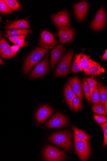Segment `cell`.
Instances as JSON below:
<instances>
[{"label": "cell", "instance_id": "6da1fadb", "mask_svg": "<svg viewBox=\"0 0 107 161\" xmlns=\"http://www.w3.org/2000/svg\"><path fill=\"white\" fill-rule=\"evenodd\" d=\"M50 141L55 144L68 151L72 150V141L69 130L59 131L51 135Z\"/></svg>", "mask_w": 107, "mask_h": 161}, {"label": "cell", "instance_id": "7a4b0ae2", "mask_svg": "<svg viewBox=\"0 0 107 161\" xmlns=\"http://www.w3.org/2000/svg\"><path fill=\"white\" fill-rule=\"evenodd\" d=\"M48 50L41 47H38L30 53L24 64L23 68L24 74L27 75L41 60Z\"/></svg>", "mask_w": 107, "mask_h": 161}, {"label": "cell", "instance_id": "3957f363", "mask_svg": "<svg viewBox=\"0 0 107 161\" xmlns=\"http://www.w3.org/2000/svg\"><path fill=\"white\" fill-rule=\"evenodd\" d=\"M73 55V52L69 51L61 58L55 72V76L66 77L68 75Z\"/></svg>", "mask_w": 107, "mask_h": 161}, {"label": "cell", "instance_id": "277c9868", "mask_svg": "<svg viewBox=\"0 0 107 161\" xmlns=\"http://www.w3.org/2000/svg\"><path fill=\"white\" fill-rule=\"evenodd\" d=\"M75 152L81 161L88 160L91 153L90 142L87 140L78 139L73 134Z\"/></svg>", "mask_w": 107, "mask_h": 161}, {"label": "cell", "instance_id": "5b68a950", "mask_svg": "<svg viewBox=\"0 0 107 161\" xmlns=\"http://www.w3.org/2000/svg\"><path fill=\"white\" fill-rule=\"evenodd\" d=\"M44 159L46 161H64L66 155L65 152L50 145L46 146L42 153Z\"/></svg>", "mask_w": 107, "mask_h": 161}, {"label": "cell", "instance_id": "8992f818", "mask_svg": "<svg viewBox=\"0 0 107 161\" xmlns=\"http://www.w3.org/2000/svg\"><path fill=\"white\" fill-rule=\"evenodd\" d=\"M69 124L66 116L62 114L57 113L52 116L45 126L48 129H57L65 127Z\"/></svg>", "mask_w": 107, "mask_h": 161}, {"label": "cell", "instance_id": "52a82bcc", "mask_svg": "<svg viewBox=\"0 0 107 161\" xmlns=\"http://www.w3.org/2000/svg\"><path fill=\"white\" fill-rule=\"evenodd\" d=\"M49 57L48 55L34 69L29 75L31 79L41 78L47 74L49 70Z\"/></svg>", "mask_w": 107, "mask_h": 161}, {"label": "cell", "instance_id": "ba28073f", "mask_svg": "<svg viewBox=\"0 0 107 161\" xmlns=\"http://www.w3.org/2000/svg\"><path fill=\"white\" fill-rule=\"evenodd\" d=\"M75 29L70 26L59 28L57 30V36L60 42L64 44L73 41Z\"/></svg>", "mask_w": 107, "mask_h": 161}, {"label": "cell", "instance_id": "9c48e42d", "mask_svg": "<svg viewBox=\"0 0 107 161\" xmlns=\"http://www.w3.org/2000/svg\"><path fill=\"white\" fill-rule=\"evenodd\" d=\"M57 42L52 34L47 31H44L40 34L39 44L41 47L49 50L52 49Z\"/></svg>", "mask_w": 107, "mask_h": 161}, {"label": "cell", "instance_id": "30bf717a", "mask_svg": "<svg viewBox=\"0 0 107 161\" xmlns=\"http://www.w3.org/2000/svg\"><path fill=\"white\" fill-rule=\"evenodd\" d=\"M51 19L57 28L70 26V19L67 11L64 10L52 15Z\"/></svg>", "mask_w": 107, "mask_h": 161}, {"label": "cell", "instance_id": "8fae6325", "mask_svg": "<svg viewBox=\"0 0 107 161\" xmlns=\"http://www.w3.org/2000/svg\"><path fill=\"white\" fill-rule=\"evenodd\" d=\"M106 20V14L104 8L102 7L98 11L90 27L96 31H99L104 26Z\"/></svg>", "mask_w": 107, "mask_h": 161}, {"label": "cell", "instance_id": "7c38bea8", "mask_svg": "<svg viewBox=\"0 0 107 161\" xmlns=\"http://www.w3.org/2000/svg\"><path fill=\"white\" fill-rule=\"evenodd\" d=\"M54 110L50 106L43 105L37 110L35 118L38 123L42 124L46 121L53 113Z\"/></svg>", "mask_w": 107, "mask_h": 161}, {"label": "cell", "instance_id": "4fadbf2b", "mask_svg": "<svg viewBox=\"0 0 107 161\" xmlns=\"http://www.w3.org/2000/svg\"><path fill=\"white\" fill-rule=\"evenodd\" d=\"M88 4L86 1H83L74 5L75 15L79 21H82L85 18L88 13Z\"/></svg>", "mask_w": 107, "mask_h": 161}, {"label": "cell", "instance_id": "5bb4252c", "mask_svg": "<svg viewBox=\"0 0 107 161\" xmlns=\"http://www.w3.org/2000/svg\"><path fill=\"white\" fill-rule=\"evenodd\" d=\"M65 51V46L62 45L58 44L52 49L51 53V63L52 70H53Z\"/></svg>", "mask_w": 107, "mask_h": 161}, {"label": "cell", "instance_id": "9a60e30c", "mask_svg": "<svg viewBox=\"0 0 107 161\" xmlns=\"http://www.w3.org/2000/svg\"><path fill=\"white\" fill-rule=\"evenodd\" d=\"M67 83L71 86L74 93L78 97L82 102L83 92L80 79L76 76L72 77L70 78Z\"/></svg>", "mask_w": 107, "mask_h": 161}, {"label": "cell", "instance_id": "2e32d148", "mask_svg": "<svg viewBox=\"0 0 107 161\" xmlns=\"http://www.w3.org/2000/svg\"><path fill=\"white\" fill-rule=\"evenodd\" d=\"M30 29L27 21L25 19L19 20L14 21L6 26V29Z\"/></svg>", "mask_w": 107, "mask_h": 161}, {"label": "cell", "instance_id": "e0dca14e", "mask_svg": "<svg viewBox=\"0 0 107 161\" xmlns=\"http://www.w3.org/2000/svg\"><path fill=\"white\" fill-rule=\"evenodd\" d=\"M83 71L88 75H98L104 72V69L98 63L95 62L93 66L88 69H83Z\"/></svg>", "mask_w": 107, "mask_h": 161}, {"label": "cell", "instance_id": "ac0fdd59", "mask_svg": "<svg viewBox=\"0 0 107 161\" xmlns=\"http://www.w3.org/2000/svg\"><path fill=\"white\" fill-rule=\"evenodd\" d=\"M64 93L67 104L70 109L72 111L73 108L72 105V100L74 97V93L72 89L71 86L68 83H67L66 84Z\"/></svg>", "mask_w": 107, "mask_h": 161}, {"label": "cell", "instance_id": "d6986e66", "mask_svg": "<svg viewBox=\"0 0 107 161\" xmlns=\"http://www.w3.org/2000/svg\"><path fill=\"white\" fill-rule=\"evenodd\" d=\"M6 36L8 37L15 35L25 36H27L32 32L30 29H12L6 31Z\"/></svg>", "mask_w": 107, "mask_h": 161}, {"label": "cell", "instance_id": "ffe728a7", "mask_svg": "<svg viewBox=\"0 0 107 161\" xmlns=\"http://www.w3.org/2000/svg\"><path fill=\"white\" fill-rule=\"evenodd\" d=\"M72 129L74 131V134L78 139L81 140H87L90 142L91 137L85 131L74 126H72Z\"/></svg>", "mask_w": 107, "mask_h": 161}, {"label": "cell", "instance_id": "44dd1931", "mask_svg": "<svg viewBox=\"0 0 107 161\" xmlns=\"http://www.w3.org/2000/svg\"><path fill=\"white\" fill-rule=\"evenodd\" d=\"M100 100L101 103L103 104L107 101V89L106 86L100 82H98Z\"/></svg>", "mask_w": 107, "mask_h": 161}, {"label": "cell", "instance_id": "7402d4cb", "mask_svg": "<svg viewBox=\"0 0 107 161\" xmlns=\"http://www.w3.org/2000/svg\"><path fill=\"white\" fill-rule=\"evenodd\" d=\"M81 54H76L70 70V73L83 71V69L81 67L79 63V58Z\"/></svg>", "mask_w": 107, "mask_h": 161}, {"label": "cell", "instance_id": "603a6c76", "mask_svg": "<svg viewBox=\"0 0 107 161\" xmlns=\"http://www.w3.org/2000/svg\"><path fill=\"white\" fill-rule=\"evenodd\" d=\"M91 102L94 105H102L100 100L98 86L96 85L90 96Z\"/></svg>", "mask_w": 107, "mask_h": 161}, {"label": "cell", "instance_id": "cb8c5ba5", "mask_svg": "<svg viewBox=\"0 0 107 161\" xmlns=\"http://www.w3.org/2000/svg\"><path fill=\"white\" fill-rule=\"evenodd\" d=\"M83 92L84 96L89 103L91 102L90 92L89 88L85 79L81 81Z\"/></svg>", "mask_w": 107, "mask_h": 161}, {"label": "cell", "instance_id": "d4e9b609", "mask_svg": "<svg viewBox=\"0 0 107 161\" xmlns=\"http://www.w3.org/2000/svg\"><path fill=\"white\" fill-rule=\"evenodd\" d=\"M3 1L12 10L15 11L23 9L20 3L17 1L4 0Z\"/></svg>", "mask_w": 107, "mask_h": 161}, {"label": "cell", "instance_id": "484cf974", "mask_svg": "<svg viewBox=\"0 0 107 161\" xmlns=\"http://www.w3.org/2000/svg\"><path fill=\"white\" fill-rule=\"evenodd\" d=\"M72 105L73 110L75 111H78L83 108L82 102L78 97L75 94L72 100Z\"/></svg>", "mask_w": 107, "mask_h": 161}, {"label": "cell", "instance_id": "4316f807", "mask_svg": "<svg viewBox=\"0 0 107 161\" xmlns=\"http://www.w3.org/2000/svg\"><path fill=\"white\" fill-rule=\"evenodd\" d=\"M92 109L94 113L100 115L107 116L106 112L102 105H94L92 108Z\"/></svg>", "mask_w": 107, "mask_h": 161}, {"label": "cell", "instance_id": "83f0119b", "mask_svg": "<svg viewBox=\"0 0 107 161\" xmlns=\"http://www.w3.org/2000/svg\"><path fill=\"white\" fill-rule=\"evenodd\" d=\"M17 53H14L10 47L4 50L1 54V58L3 59H8L12 58L16 56Z\"/></svg>", "mask_w": 107, "mask_h": 161}, {"label": "cell", "instance_id": "f1b7e54d", "mask_svg": "<svg viewBox=\"0 0 107 161\" xmlns=\"http://www.w3.org/2000/svg\"><path fill=\"white\" fill-rule=\"evenodd\" d=\"M12 11L13 10L3 1L0 0V12L8 14L11 13Z\"/></svg>", "mask_w": 107, "mask_h": 161}, {"label": "cell", "instance_id": "f546056e", "mask_svg": "<svg viewBox=\"0 0 107 161\" xmlns=\"http://www.w3.org/2000/svg\"><path fill=\"white\" fill-rule=\"evenodd\" d=\"M93 61L85 54L81 53L79 58V63L83 65L87 64Z\"/></svg>", "mask_w": 107, "mask_h": 161}, {"label": "cell", "instance_id": "4dcf8cb0", "mask_svg": "<svg viewBox=\"0 0 107 161\" xmlns=\"http://www.w3.org/2000/svg\"><path fill=\"white\" fill-rule=\"evenodd\" d=\"M86 80L89 88L91 96L95 86L97 85L98 82L95 79L91 78H88Z\"/></svg>", "mask_w": 107, "mask_h": 161}, {"label": "cell", "instance_id": "1f68e13d", "mask_svg": "<svg viewBox=\"0 0 107 161\" xmlns=\"http://www.w3.org/2000/svg\"><path fill=\"white\" fill-rule=\"evenodd\" d=\"M100 125L103 130L104 136V141L102 147H105L107 145V123L106 122Z\"/></svg>", "mask_w": 107, "mask_h": 161}, {"label": "cell", "instance_id": "d6a6232c", "mask_svg": "<svg viewBox=\"0 0 107 161\" xmlns=\"http://www.w3.org/2000/svg\"><path fill=\"white\" fill-rule=\"evenodd\" d=\"M10 47L8 42L4 39L2 38L0 42V54H2L4 50Z\"/></svg>", "mask_w": 107, "mask_h": 161}, {"label": "cell", "instance_id": "836d02e7", "mask_svg": "<svg viewBox=\"0 0 107 161\" xmlns=\"http://www.w3.org/2000/svg\"><path fill=\"white\" fill-rule=\"evenodd\" d=\"M94 118L98 123L102 124L107 122V119L106 117L98 115H94Z\"/></svg>", "mask_w": 107, "mask_h": 161}, {"label": "cell", "instance_id": "e575fe53", "mask_svg": "<svg viewBox=\"0 0 107 161\" xmlns=\"http://www.w3.org/2000/svg\"><path fill=\"white\" fill-rule=\"evenodd\" d=\"M27 36H25L15 35L8 37V39L16 45V40L20 38H26Z\"/></svg>", "mask_w": 107, "mask_h": 161}, {"label": "cell", "instance_id": "d590c367", "mask_svg": "<svg viewBox=\"0 0 107 161\" xmlns=\"http://www.w3.org/2000/svg\"><path fill=\"white\" fill-rule=\"evenodd\" d=\"M25 38H20L18 39L16 41V45L20 48L23 47L25 45Z\"/></svg>", "mask_w": 107, "mask_h": 161}, {"label": "cell", "instance_id": "8d00e7d4", "mask_svg": "<svg viewBox=\"0 0 107 161\" xmlns=\"http://www.w3.org/2000/svg\"><path fill=\"white\" fill-rule=\"evenodd\" d=\"M95 62L93 61L90 63L86 65H83L79 63L81 67L83 69H88L93 66Z\"/></svg>", "mask_w": 107, "mask_h": 161}, {"label": "cell", "instance_id": "74e56055", "mask_svg": "<svg viewBox=\"0 0 107 161\" xmlns=\"http://www.w3.org/2000/svg\"><path fill=\"white\" fill-rule=\"evenodd\" d=\"M10 48L13 52L15 53H17L20 48L17 45H15L13 46H10Z\"/></svg>", "mask_w": 107, "mask_h": 161}, {"label": "cell", "instance_id": "f35d334b", "mask_svg": "<svg viewBox=\"0 0 107 161\" xmlns=\"http://www.w3.org/2000/svg\"><path fill=\"white\" fill-rule=\"evenodd\" d=\"M102 58L103 60H107V50L106 49L105 52L102 57Z\"/></svg>", "mask_w": 107, "mask_h": 161}, {"label": "cell", "instance_id": "ab89813d", "mask_svg": "<svg viewBox=\"0 0 107 161\" xmlns=\"http://www.w3.org/2000/svg\"><path fill=\"white\" fill-rule=\"evenodd\" d=\"M103 104L104 109L107 112V101H106Z\"/></svg>", "mask_w": 107, "mask_h": 161}, {"label": "cell", "instance_id": "60d3db41", "mask_svg": "<svg viewBox=\"0 0 107 161\" xmlns=\"http://www.w3.org/2000/svg\"><path fill=\"white\" fill-rule=\"evenodd\" d=\"M0 65L2 66L5 65V64L2 60V58L1 57H0Z\"/></svg>", "mask_w": 107, "mask_h": 161}, {"label": "cell", "instance_id": "b9f144b4", "mask_svg": "<svg viewBox=\"0 0 107 161\" xmlns=\"http://www.w3.org/2000/svg\"><path fill=\"white\" fill-rule=\"evenodd\" d=\"M2 37H3L2 34L1 32H0V42H1V40L2 39Z\"/></svg>", "mask_w": 107, "mask_h": 161}, {"label": "cell", "instance_id": "7bdbcfd3", "mask_svg": "<svg viewBox=\"0 0 107 161\" xmlns=\"http://www.w3.org/2000/svg\"><path fill=\"white\" fill-rule=\"evenodd\" d=\"M0 21H1V17H0Z\"/></svg>", "mask_w": 107, "mask_h": 161}]
</instances>
